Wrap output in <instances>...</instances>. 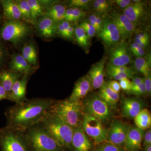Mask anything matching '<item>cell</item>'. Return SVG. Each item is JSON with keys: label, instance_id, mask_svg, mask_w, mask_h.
Returning a JSON list of instances; mask_svg holds the SVG:
<instances>
[{"label": "cell", "instance_id": "obj_32", "mask_svg": "<svg viewBox=\"0 0 151 151\" xmlns=\"http://www.w3.org/2000/svg\"><path fill=\"white\" fill-rule=\"evenodd\" d=\"M31 11L33 20L35 23L38 17L43 15L44 6L40 1L27 0Z\"/></svg>", "mask_w": 151, "mask_h": 151}, {"label": "cell", "instance_id": "obj_5", "mask_svg": "<svg viewBox=\"0 0 151 151\" xmlns=\"http://www.w3.org/2000/svg\"><path fill=\"white\" fill-rule=\"evenodd\" d=\"M1 151H32L24 132L6 127L0 129Z\"/></svg>", "mask_w": 151, "mask_h": 151}, {"label": "cell", "instance_id": "obj_30", "mask_svg": "<svg viewBox=\"0 0 151 151\" xmlns=\"http://www.w3.org/2000/svg\"><path fill=\"white\" fill-rule=\"evenodd\" d=\"M86 16L85 11L78 8L71 7L66 9L63 20L69 22H76L84 18Z\"/></svg>", "mask_w": 151, "mask_h": 151}, {"label": "cell", "instance_id": "obj_6", "mask_svg": "<svg viewBox=\"0 0 151 151\" xmlns=\"http://www.w3.org/2000/svg\"><path fill=\"white\" fill-rule=\"evenodd\" d=\"M30 32V28L25 23L21 20H8L1 28L0 36L4 40L16 45L26 38Z\"/></svg>", "mask_w": 151, "mask_h": 151}, {"label": "cell", "instance_id": "obj_42", "mask_svg": "<svg viewBox=\"0 0 151 151\" xmlns=\"http://www.w3.org/2000/svg\"><path fill=\"white\" fill-rule=\"evenodd\" d=\"M129 92L131 94L138 96L146 94L145 87L144 82L138 86L132 87V89Z\"/></svg>", "mask_w": 151, "mask_h": 151}, {"label": "cell", "instance_id": "obj_40", "mask_svg": "<svg viewBox=\"0 0 151 151\" xmlns=\"http://www.w3.org/2000/svg\"><path fill=\"white\" fill-rule=\"evenodd\" d=\"M96 151H124L121 147L107 142L101 145Z\"/></svg>", "mask_w": 151, "mask_h": 151}, {"label": "cell", "instance_id": "obj_44", "mask_svg": "<svg viewBox=\"0 0 151 151\" xmlns=\"http://www.w3.org/2000/svg\"><path fill=\"white\" fill-rule=\"evenodd\" d=\"M144 83L145 87L146 94L150 96L151 94V74L144 77Z\"/></svg>", "mask_w": 151, "mask_h": 151}, {"label": "cell", "instance_id": "obj_7", "mask_svg": "<svg viewBox=\"0 0 151 151\" xmlns=\"http://www.w3.org/2000/svg\"><path fill=\"white\" fill-rule=\"evenodd\" d=\"M82 106L83 113L94 116L102 123L108 122L112 118L111 108L97 94L87 97Z\"/></svg>", "mask_w": 151, "mask_h": 151}, {"label": "cell", "instance_id": "obj_11", "mask_svg": "<svg viewBox=\"0 0 151 151\" xmlns=\"http://www.w3.org/2000/svg\"><path fill=\"white\" fill-rule=\"evenodd\" d=\"M130 128L129 125L121 121L115 120L108 130L105 141L118 147L124 146Z\"/></svg>", "mask_w": 151, "mask_h": 151}, {"label": "cell", "instance_id": "obj_23", "mask_svg": "<svg viewBox=\"0 0 151 151\" xmlns=\"http://www.w3.org/2000/svg\"><path fill=\"white\" fill-rule=\"evenodd\" d=\"M0 2L2 6L4 15L7 19L12 20L24 19L15 1L2 0Z\"/></svg>", "mask_w": 151, "mask_h": 151}, {"label": "cell", "instance_id": "obj_24", "mask_svg": "<svg viewBox=\"0 0 151 151\" xmlns=\"http://www.w3.org/2000/svg\"><path fill=\"white\" fill-rule=\"evenodd\" d=\"M23 75L9 70H4L0 72V84L9 94L15 82L20 79Z\"/></svg>", "mask_w": 151, "mask_h": 151}, {"label": "cell", "instance_id": "obj_48", "mask_svg": "<svg viewBox=\"0 0 151 151\" xmlns=\"http://www.w3.org/2000/svg\"><path fill=\"white\" fill-rule=\"evenodd\" d=\"M149 40H139L135 39V42L139 45L140 47L143 49L145 48L148 45L149 43Z\"/></svg>", "mask_w": 151, "mask_h": 151}, {"label": "cell", "instance_id": "obj_14", "mask_svg": "<svg viewBox=\"0 0 151 151\" xmlns=\"http://www.w3.org/2000/svg\"><path fill=\"white\" fill-rule=\"evenodd\" d=\"M29 76L24 75L20 79L15 82L10 92L9 93L7 100L20 104L27 100L26 94L27 86Z\"/></svg>", "mask_w": 151, "mask_h": 151}, {"label": "cell", "instance_id": "obj_33", "mask_svg": "<svg viewBox=\"0 0 151 151\" xmlns=\"http://www.w3.org/2000/svg\"><path fill=\"white\" fill-rule=\"evenodd\" d=\"M18 6L24 19L31 23H35L33 20L31 11L27 0L15 1Z\"/></svg>", "mask_w": 151, "mask_h": 151}, {"label": "cell", "instance_id": "obj_54", "mask_svg": "<svg viewBox=\"0 0 151 151\" xmlns=\"http://www.w3.org/2000/svg\"><path fill=\"white\" fill-rule=\"evenodd\" d=\"M1 16H0V20H1Z\"/></svg>", "mask_w": 151, "mask_h": 151}, {"label": "cell", "instance_id": "obj_43", "mask_svg": "<svg viewBox=\"0 0 151 151\" xmlns=\"http://www.w3.org/2000/svg\"><path fill=\"white\" fill-rule=\"evenodd\" d=\"M119 82L121 89L124 91L129 92L133 87L132 81H130L129 78H124L119 81Z\"/></svg>", "mask_w": 151, "mask_h": 151}, {"label": "cell", "instance_id": "obj_22", "mask_svg": "<svg viewBox=\"0 0 151 151\" xmlns=\"http://www.w3.org/2000/svg\"><path fill=\"white\" fill-rule=\"evenodd\" d=\"M98 95L107 103L111 109H116L119 100V93L114 92L108 86L107 82H104L100 89Z\"/></svg>", "mask_w": 151, "mask_h": 151}, {"label": "cell", "instance_id": "obj_47", "mask_svg": "<svg viewBox=\"0 0 151 151\" xmlns=\"http://www.w3.org/2000/svg\"><path fill=\"white\" fill-rule=\"evenodd\" d=\"M143 141L144 146L151 145V130L150 129H149L147 131L145 132Z\"/></svg>", "mask_w": 151, "mask_h": 151}, {"label": "cell", "instance_id": "obj_38", "mask_svg": "<svg viewBox=\"0 0 151 151\" xmlns=\"http://www.w3.org/2000/svg\"><path fill=\"white\" fill-rule=\"evenodd\" d=\"M79 25L84 29L85 32L90 38L94 37L95 35L97 34L95 29L87 21L82 22Z\"/></svg>", "mask_w": 151, "mask_h": 151}, {"label": "cell", "instance_id": "obj_46", "mask_svg": "<svg viewBox=\"0 0 151 151\" xmlns=\"http://www.w3.org/2000/svg\"><path fill=\"white\" fill-rule=\"evenodd\" d=\"M107 84L108 86L116 93H119L121 91V88L119 82L116 80H112L109 81Z\"/></svg>", "mask_w": 151, "mask_h": 151}, {"label": "cell", "instance_id": "obj_36", "mask_svg": "<svg viewBox=\"0 0 151 151\" xmlns=\"http://www.w3.org/2000/svg\"><path fill=\"white\" fill-rule=\"evenodd\" d=\"M106 71L109 76L111 78L115 79V80H120L124 78H132L134 74H131L124 72H119V71H113L106 69Z\"/></svg>", "mask_w": 151, "mask_h": 151}, {"label": "cell", "instance_id": "obj_35", "mask_svg": "<svg viewBox=\"0 0 151 151\" xmlns=\"http://www.w3.org/2000/svg\"><path fill=\"white\" fill-rule=\"evenodd\" d=\"M100 15L96 13L91 14L88 17L87 21L95 29L97 34H99L102 30L104 21Z\"/></svg>", "mask_w": 151, "mask_h": 151}, {"label": "cell", "instance_id": "obj_19", "mask_svg": "<svg viewBox=\"0 0 151 151\" xmlns=\"http://www.w3.org/2000/svg\"><path fill=\"white\" fill-rule=\"evenodd\" d=\"M35 68L31 66L22 54L15 53L12 55L9 64V70L22 75L30 76Z\"/></svg>", "mask_w": 151, "mask_h": 151}, {"label": "cell", "instance_id": "obj_1", "mask_svg": "<svg viewBox=\"0 0 151 151\" xmlns=\"http://www.w3.org/2000/svg\"><path fill=\"white\" fill-rule=\"evenodd\" d=\"M55 101L50 98H32L10 106L5 113L6 126L24 132L40 123L50 111Z\"/></svg>", "mask_w": 151, "mask_h": 151}, {"label": "cell", "instance_id": "obj_9", "mask_svg": "<svg viewBox=\"0 0 151 151\" xmlns=\"http://www.w3.org/2000/svg\"><path fill=\"white\" fill-rule=\"evenodd\" d=\"M109 65L113 66H127L132 61V52L128 44L121 40L111 48Z\"/></svg>", "mask_w": 151, "mask_h": 151}, {"label": "cell", "instance_id": "obj_10", "mask_svg": "<svg viewBox=\"0 0 151 151\" xmlns=\"http://www.w3.org/2000/svg\"><path fill=\"white\" fill-rule=\"evenodd\" d=\"M98 35L108 48H112L121 40L119 30L111 17L104 19L103 29Z\"/></svg>", "mask_w": 151, "mask_h": 151}, {"label": "cell", "instance_id": "obj_45", "mask_svg": "<svg viewBox=\"0 0 151 151\" xmlns=\"http://www.w3.org/2000/svg\"><path fill=\"white\" fill-rule=\"evenodd\" d=\"M111 2L116 4L120 8L124 9L128 6L132 2L131 0H115L111 1Z\"/></svg>", "mask_w": 151, "mask_h": 151}, {"label": "cell", "instance_id": "obj_52", "mask_svg": "<svg viewBox=\"0 0 151 151\" xmlns=\"http://www.w3.org/2000/svg\"><path fill=\"white\" fill-rule=\"evenodd\" d=\"M139 40H146L149 39V35L147 32H145L141 33L137 35L135 37V38Z\"/></svg>", "mask_w": 151, "mask_h": 151}, {"label": "cell", "instance_id": "obj_49", "mask_svg": "<svg viewBox=\"0 0 151 151\" xmlns=\"http://www.w3.org/2000/svg\"><path fill=\"white\" fill-rule=\"evenodd\" d=\"M144 77H134L132 78V84L133 87L140 85L144 82Z\"/></svg>", "mask_w": 151, "mask_h": 151}, {"label": "cell", "instance_id": "obj_12", "mask_svg": "<svg viewBox=\"0 0 151 151\" xmlns=\"http://www.w3.org/2000/svg\"><path fill=\"white\" fill-rule=\"evenodd\" d=\"M111 18L119 30L121 39L125 40L131 37L135 30V25L124 14L114 11Z\"/></svg>", "mask_w": 151, "mask_h": 151}, {"label": "cell", "instance_id": "obj_13", "mask_svg": "<svg viewBox=\"0 0 151 151\" xmlns=\"http://www.w3.org/2000/svg\"><path fill=\"white\" fill-rule=\"evenodd\" d=\"M145 107L144 102L135 97H125L122 100V115L127 119H134Z\"/></svg>", "mask_w": 151, "mask_h": 151}, {"label": "cell", "instance_id": "obj_20", "mask_svg": "<svg viewBox=\"0 0 151 151\" xmlns=\"http://www.w3.org/2000/svg\"><path fill=\"white\" fill-rule=\"evenodd\" d=\"M72 146L73 151H89L91 148V142L81 126L73 129Z\"/></svg>", "mask_w": 151, "mask_h": 151}, {"label": "cell", "instance_id": "obj_25", "mask_svg": "<svg viewBox=\"0 0 151 151\" xmlns=\"http://www.w3.org/2000/svg\"><path fill=\"white\" fill-rule=\"evenodd\" d=\"M22 55L31 66L35 68L38 64L37 50L34 44L29 42L23 47Z\"/></svg>", "mask_w": 151, "mask_h": 151}, {"label": "cell", "instance_id": "obj_31", "mask_svg": "<svg viewBox=\"0 0 151 151\" xmlns=\"http://www.w3.org/2000/svg\"><path fill=\"white\" fill-rule=\"evenodd\" d=\"M134 63L135 69L143 74L144 76L151 74L150 62L145 58H137Z\"/></svg>", "mask_w": 151, "mask_h": 151}, {"label": "cell", "instance_id": "obj_16", "mask_svg": "<svg viewBox=\"0 0 151 151\" xmlns=\"http://www.w3.org/2000/svg\"><path fill=\"white\" fill-rule=\"evenodd\" d=\"M107 59V57H104L94 63L87 74L92 82L93 89H100L105 82V68Z\"/></svg>", "mask_w": 151, "mask_h": 151}, {"label": "cell", "instance_id": "obj_3", "mask_svg": "<svg viewBox=\"0 0 151 151\" xmlns=\"http://www.w3.org/2000/svg\"><path fill=\"white\" fill-rule=\"evenodd\" d=\"M32 151H64L41 123L24 131Z\"/></svg>", "mask_w": 151, "mask_h": 151}, {"label": "cell", "instance_id": "obj_17", "mask_svg": "<svg viewBox=\"0 0 151 151\" xmlns=\"http://www.w3.org/2000/svg\"><path fill=\"white\" fill-rule=\"evenodd\" d=\"M145 130L137 127H131L124 145L127 151H139L142 147Z\"/></svg>", "mask_w": 151, "mask_h": 151}, {"label": "cell", "instance_id": "obj_41", "mask_svg": "<svg viewBox=\"0 0 151 151\" xmlns=\"http://www.w3.org/2000/svg\"><path fill=\"white\" fill-rule=\"evenodd\" d=\"M108 70H113V71H119V72H124L134 74V72L132 68L127 66H113L108 64L107 67Z\"/></svg>", "mask_w": 151, "mask_h": 151}, {"label": "cell", "instance_id": "obj_28", "mask_svg": "<svg viewBox=\"0 0 151 151\" xmlns=\"http://www.w3.org/2000/svg\"><path fill=\"white\" fill-rule=\"evenodd\" d=\"M136 127L145 130L150 129L151 126L150 112L147 108H144L134 119Z\"/></svg>", "mask_w": 151, "mask_h": 151}, {"label": "cell", "instance_id": "obj_51", "mask_svg": "<svg viewBox=\"0 0 151 151\" xmlns=\"http://www.w3.org/2000/svg\"><path fill=\"white\" fill-rule=\"evenodd\" d=\"M5 58V52L2 46L0 44V67L3 65Z\"/></svg>", "mask_w": 151, "mask_h": 151}, {"label": "cell", "instance_id": "obj_34", "mask_svg": "<svg viewBox=\"0 0 151 151\" xmlns=\"http://www.w3.org/2000/svg\"><path fill=\"white\" fill-rule=\"evenodd\" d=\"M92 9L96 13L100 14H105L108 12L111 9L110 1L106 0H95L92 2Z\"/></svg>", "mask_w": 151, "mask_h": 151}, {"label": "cell", "instance_id": "obj_27", "mask_svg": "<svg viewBox=\"0 0 151 151\" xmlns=\"http://www.w3.org/2000/svg\"><path fill=\"white\" fill-rule=\"evenodd\" d=\"M56 33L63 38L72 40L74 39V28L70 23L63 20L57 24Z\"/></svg>", "mask_w": 151, "mask_h": 151}, {"label": "cell", "instance_id": "obj_37", "mask_svg": "<svg viewBox=\"0 0 151 151\" xmlns=\"http://www.w3.org/2000/svg\"><path fill=\"white\" fill-rule=\"evenodd\" d=\"M92 2V1L90 0H71L69 1L68 5L70 8H78L81 9L87 8Z\"/></svg>", "mask_w": 151, "mask_h": 151}, {"label": "cell", "instance_id": "obj_39", "mask_svg": "<svg viewBox=\"0 0 151 151\" xmlns=\"http://www.w3.org/2000/svg\"><path fill=\"white\" fill-rule=\"evenodd\" d=\"M129 48L131 52L137 56V58L142 57L145 54L144 49L139 46V45L134 42L131 44Z\"/></svg>", "mask_w": 151, "mask_h": 151}, {"label": "cell", "instance_id": "obj_53", "mask_svg": "<svg viewBox=\"0 0 151 151\" xmlns=\"http://www.w3.org/2000/svg\"><path fill=\"white\" fill-rule=\"evenodd\" d=\"M144 151H151V145L145 146Z\"/></svg>", "mask_w": 151, "mask_h": 151}, {"label": "cell", "instance_id": "obj_18", "mask_svg": "<svg viewBox=\"0 0 151 151\" xmlns=\"http://www.w3.org/2000/svg\"><path fill=\"white\" fill-rule=\"evenodd\" d=\"M35 23L39 34L42 37L51 38L56 33L57 23L46 16L40 17Z\"/></svg>", "mask_w": 151, "mask_h": 151}, {"label": "cell", "instance_id": "obj_8", "mask_svg": "<svg viewBox=\"0 0 151 151\" xmlns=\"http://www.w3.org/2000/svg\"><path fill=\"white\" fill-rule=\"evenodd\" d=\"M81 127L87 136L97 143L106 141L108 130L102 125V122L94 116L83 113Z\"/></svg>", "mask_w": 151, "mask_h": 151}, {"label": "cell", "instance_id": "obj_29", "mask_svg": "<svg viewBox=\"0 0 151 151\" xmlns=\"http://www.w3.org/2000/svg\"><path fill=\"white\" fill-rule=\"evenodd\" d=\"M74 37L78 45L86 51L91 45L90 38L83 28L78 25L74 28Z\"/></svg>", "mask_w": 151, "mask_h": 151}, {"label": "cell", "instance_id": "obj_15", "mask_svg": "<svg viewBox=\"0 0 151 151\" xmlns=\"http://www.w3.org/2000/svg\"><path fill=\"white\" fill-rule=\"evenodd\" d=\"M93 89L92 82L87 75L81 77L76 81L73 91L68 100L71 102L81 101Z\"/></svg>", "mask_w": 151, "mask_h": 151}, {"label": "cell", "instance_id": "obj_4", "mask_svg": "<svg viewBox=\"0 0 151 151\" xmlns=\"http://www.w3.org/2000/svg\"><path fill=\"white\" fill-rule=\"evenodd\" d=\"M50 112L73 129L81 126L83 111L81 101L71 102L68 99L56 100Z\"/></svg>", "mask_w": 151, "mask_h": 151}, {"label": "cell", "instance_id": "obj_26", "mask_svg": "<svg viewBox=\"0 0 151 151\" xmlns=\"http://www.w3.org/2000/svg\"><path fill=\"white\" fill-rule=\"evenodd\" d=\"M66 7L61 4H54L48 9L45 15L49 17L56 23L63 20L65 12Z\"/></svg>", "mask_w": 151, "mask_h": 151}, {"label": "cell", "instance_id": "obj_2", "mask_svg": "<svg viewBox=\"0 0 151 151\" xmlns=\"http://www.w3.org/2000/svg\"><path fill=\"white\" fill-rule=\"evenodd\" d=\"M41 123L60 146L65 150L73 151L72 146L73 129L72 127L50 112Z\"/></svg>", "mask_w": 151, "mask_h": 151}, {"label": "cell", "instance_id": "obj_21", "mask_svg": "<svg viewBox=\"0 0 151 151\" xmlns=\"http://www.w3.org/2000/svg\"><path fill=\"white\" fill-rule=\"evenodd\" d=\"M133 2L123 9V14L134 24L140 20L145 12V5L140 1H132Z\"/></svg>", "mask_w": 151, "mask_h": 151}, {"label": "cell", "instance_id": "obj_50", "mask_svg": "<svg viewBox=\"0 0 151 151\" xmlns=\"http://www.w3.org/2000/svg\"><path fill=\"white\" fill-rule=\"evenodd\" d=\"M8 93H7L4 87L0 84V101L3 100H7Z\"/></svg>", "mask_w": 151, "mask_h": 151}]
</instances>
